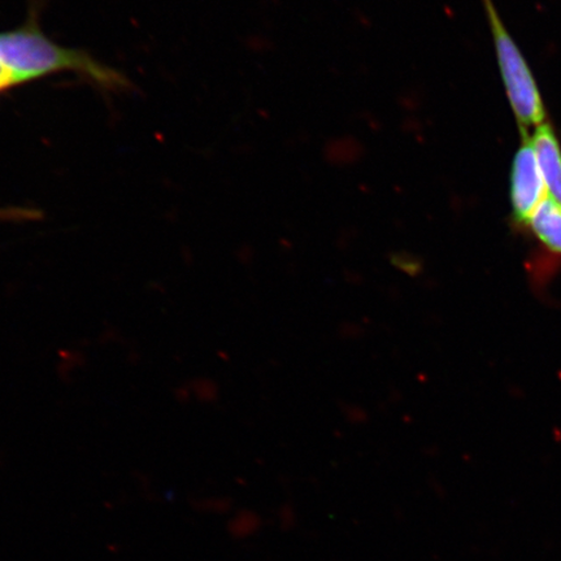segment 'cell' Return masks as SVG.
<instances>
[{
    "label": "cell",
    "mask_w": 561,
    "mask_h": 561,
    "mask_svg": "<svg viewBox=\"0 0 561 561\" xmlns=\"http://www.w3.org/2000/svg\"><path fill=\"white\" fill-rule=\"evenodd\" d=\"M262 518L255 512L242 511L238 512L230 524V530L238 538H248L254 536L261 529Z\"/></svg>",
    "instance_id": "6"
},
{
    "label": "cell",
    "mask_w": 561,
    "mask_h": 561,
    "mask_svg": "<svg viewBox=\"0 0 561 561\" xmlns=\"http://www.w3.org/2000/svg\"><path fill=\"white\" fill-rule=\"evenodd\" d=\"M531 238L538 244L536 256L531 257V276L543 283L545 275L550 277L552 271L561 265V205L550 195L541 203L533 215L528 228Z\"/></svg>",
    "instance_id": "4"
},
{
    "label": "cell",
    "mask_w": 561,
    "mask_h": 561,
    "mask_svg": "<svg viewBox=\"0 0 561 561\" xmlns=\"http://www.w3.org/2000/svg\"><path fill=\"white\" fill-rule=\"evenodd\" d=\"M535 149L539 170L551 198L561 205V146L550 124L537 126L530 137Z\"/></svg>",
    "instance_id": "5"
},
{
    "label": "cell",
    "mask_w": 561,
    "mask_h": 561,
    "mask_svg": "<svg viewBox=\"0 0 561 561\" xmlns=\"http://www.w3.org/2000/svg\"><path fill=\"white\" fill-rule=\"evenodd\" d=\"M493 34L497 65H500L504 87H506L512 110L522 130L539 126L546 121V110L541 93L528 62L512 39L497 13L493 0H482Z\"/></svg>",
    "instance_id": "2"
},
{
    "label": "cell",
    "mask_w": 561,
    "mask_h": 561,
    "mask_svg": "<svg viewBox=\"0 0 561 561\" xmlns=\"http://www.w3.org/2000/svg\"><path fill=\"white\" fill-rule=\"evenodd\" d=\"M0 60L15 87L56 73H76L98 87L118 90L128 87L124 75L102 65L90 54L56 44L42 32L37 12L32 10L16 30L0 33Z\"/></svg>",
    "instance_id": "1"
},
{
    "label": "cell",
    "mask_w": 561,
    "mask_h": 561,
    "mask_svg": "<svg viewBox=\"0 0 561 561\" xmlns=\"http://www.w3.org/2000/svg\"><path fill=\"white\" fill-rule=\"evenodd\" d=\"M13 87H15V82H13L9 70H7L2 60H0V93Z\"/></svg>",
    "instance_id": "7"
},
{
    "label": "cell",
    "mask_w": 561,
    "mask_h": 561,
    "mask_svg": "<svg viewBox=\"0 0 561 561\" xmlns=\"http://www.w3.org/2000/svg\"><path fill=\"white\" fill-rule=\"evenodd\" d=\"M549 195L528 133L523 131L520 149L512 163L510 182L511 220L525 231L533 215Z\"/></svg>",
    "instance_id": "3"
}]
</instances>
